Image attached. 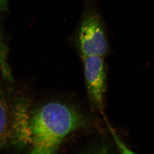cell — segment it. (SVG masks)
Segmentation results:
<instances>
[{
  "label": "cell",
  "mask_w": 154,
  "mask_h": 154,
  "mask_svg": "<svg viewBox=\"0 0 154 154\" xmlns=\"http://www.w3.org/2000/svg\"><path fill=\"white\" fill-rule=\"evenodd\" d=\"M0 67L4 79L8 80L12 79L10 69L7 62V49L3 42L2 34L1 27L0 26Z\"/></svg>",
  "instance_id": "cell-6"
},
{
  "label": "cell",
  "mask_w": 154,
  "mask_h": 154,
  "mask_svg": "<svg viewBox=\"0 0 154 154\" xmlns=\"http://www.w3.org/2000/svg\"><path fill=\"white\" fill-rule=\"evenodd\" d=\"M85 124L82 114L69 104L51 101L41 105L31 112V153H55L64 138Z\"/></svg>",
  "instance_id": "cell-1"
},
{
  "label": "cell",
  "mask_w": 154,
  "mask_h": 154,
  "mask_svg": "<svg viewBox=\"0 0 154 154\" xmlns=\"http://www.w3.org/2000/svg\"><path fill=\"white\" fill-rule=\"evenodd\" d=\"M31 116L27 100L20 98L12 103V146L23 148L32 144Z\"/></svg>",
  "instance_id": "cell-4"
},
{
  "label": "cell",
  "mask_w": 154,
  "mask_h": 154,
  "mask_svg": "<svg viewBox=\"0 0 154 154\" xmlns=\"http://www.w3.org/2000/svg\"><path fill=\"white\" fill-rule=\"evenodd\" d=\"M113 135V138L114 139L116 144L117 147H118V149L119 150L121 153H133V152L131 151V150L127 147L123 143H122V141H121L119 138H118V136L114 134V133L112 132Z\"/></svg>",
  "instance_id": "cell-7"
},
{
  "label": "cell",
  "mask_w": 154,
  "mask_h": 154,
  "mask_svg": "<svg viewBox=\"0 0 154 154\" xmlns=\"http://www.w3.org/2000/svg\"><path fill=\"white\" fill-rule=\"evenodd\" d=\"M8 0H0V11L8 12Z\"/></svg>",
  "instance_id": "cell-8"
},
{
  "label": "cell",
  "mask_w": 154,
  "mask_h": 154,
  "mask_svg": "<svg viewBox=\"0 0 154 154\" xmlns=\"http://www.w3.org/2000/svg\"><path fill=\"white\" fill-rule=\"evenodd\" d=\"M12 103L0 96V151L12 146Z\"/></svg>",
  "instance_id": "cell-5"
},
{
  "label": "cell",
  "mask_w": 154,
  "mask_h": 154,
  "mask_svg": "<svg viewBox=\"0 0 154 154\" xmlns=\"http://www.w3.org/2000/svg\"><path fill=\"white\" fill-rule=\"evenodd\" d=\"M85 79L89 98L98 110L104 107L106 71L103 57L92 55L82 57Z\"/></svg>",
  "instance_id": "cell-3"
},
{
  "label": "cell",
  "mask_w": 154,
  "mask_h": 154,
  "mask_svg": "<svg viewBox=\"0 0 154 154\" xmlns=\"http://www.w3.org/2000/svg\"><path fill=\"white\" fill-rule=\"evenodd\" d=\"M77 32V43L82 57H104L109 51L107 29L95 3L88 2Z\"/></svg>",
  "instance_id": "cell-2"
}]
</instances>
